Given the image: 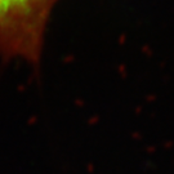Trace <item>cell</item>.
<instances>
[{
  "label": "cell",
  "instance_id": "1",
  "mask_svg": "<svg viewBox=\"0 0 174 174\" xmlns=\"http://www.w3.org/2000/svg\"><path fill=\"white\" fill-rule=\"evenodd\" d=\"M41 0H0V54L36 59L34 36L36 10Z\"/></svg>",
  "mask_w": 174,
  "mask_h": 174
}]
</instances>
